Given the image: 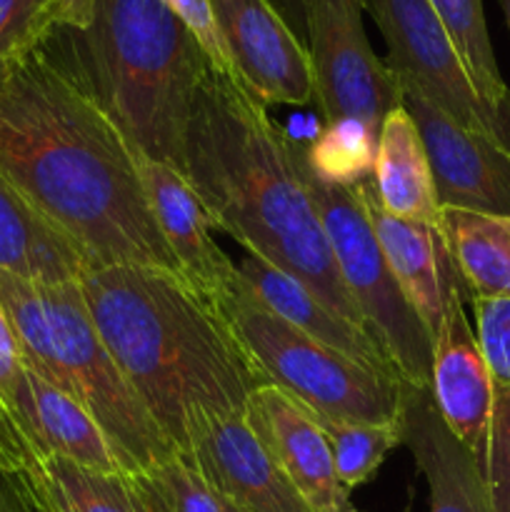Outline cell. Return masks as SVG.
I'll use <instances>...</instances> for the list:
<instances>
[{
	"mask_svg": "<svg viewBox=\"0 0 510 512\" xmlns=\"http://www.w3.org/2000/svg\"><path fill=\"white\" fill-rule=\"evenodd\" d=\"M28 428L40 458L58 455L100 473H128L103 428L73 398L45 383L33 370H30Z\"/></svg>",
	"mask_w": 510,
	"mask_h": 512,
	"instance_id": "obj_22",
	"label": "cell"
},
{
	"mask_svg": "<svg viewBox=\"0 0 510 512\" xmlns=\"http://www.w3.org/2000/svg\"><path fill=\"white\" fill-rule=\"evenodd\" d=\"M183 175L215 228L365 328L300 173L295 140L238 80L215 68L205 73L190 110Z\"/></svg>",
	"mask_w": 510,
	"mask_h": 512,
	"instance_id": "obj_2",
	"label": "cell"
},
{
	"mask_svg": "<svg viewBox=\"0 0 510 512\" xmlns=\"http://www.w3.org/2000/svg\"><path fill=\"white\" fill-rule=\"evenodd\" d=\"M243 420L310 510L343 512L353 505L350 493L335 475L323 430L315 425L303 403L265 383L250 393Z\"/></svg>",
	"mask_w": 510,
	"mask_h": 512,
	"instance_id": "obj_12",
	"label": "cell"
},
{
	"mask_svg": "<svg viewBox=\"0 0 510 512\" xmlns=\"http://www.w3.org/2000/svg\"><path fill=\"white\" fill-rule=\"evenodd\" d=\"M28 403H30V370L25 365L23 350H20L15 330L8 315L0 308V410L8 415L10 423L28 443L30 453L40 458L35 450L28 428Z\"/></svg>",
	"mask_w": 510,
	"mask_h": 512,
	"instance_id": "obj_29",
	"label": "cell"
},
{
	"mask_svg": "<svg viewBox=\"0 0 510 512\" xmlns=\"http://www.w3.org/2000/svg\"><path fill=\"white\" fill-rule=\"evenodd\" d=\"M270 3L278 10L280 18L288 23V28L298 35L300 43L308 45V15L313 0H270Z\"/></svg>",
	"mask_w": 510,
	"mask_h": 512,
	"instance_id": "obj_34",
	"label": "cell"
},
{
	"mask_svg": "<svg viewBox=\"0 0 510 512\" xmlns=\"http://www.w3.org/2000/svg\"><path fill=\"white\" fill-rule=\"evenodd\" d=\"M48 45L135 155L183 173L190 110L213 63L173 10L160 0H93L88 20L58 25Z\"/></svg>",
	"mask_w": 510,
	"mask_h": 512,
	"instance_id": "obj_4",
	"label": "cell"
},
{
	"mask_svg": "<svg viewBox=\"0 0 510 512\" xmlns=\"http://www.w3.org/2000/svg\"><path fill=\"white\" fill-rule=\"evenodd\" d=\"M240 275H243L245 285L253 290L255 298L273 310L278 318L298 328L300 333L310 335L318 343L328 345V348L340 350L355 363L365 365V368L375 370L388 378H398L393 360L383 350V345L375 340V335L368 328L350 320L340 318L325 303H320L305 285L290 278L288 273L278 270L275 265L265 263L258 255H248L238 263Z\"/></svg>",
	"mask_w": 510,
	"mask_h": 512,
	"instance_id": "obj_18",
	"label": "cell"
},
{
	"mask_svg": "<svg viewBox=\"0 0 510 512\" xmlns=\"http://www.w3.org/2000/svg\"><path fill=\"white\" fill-rule=\"evenodd\" d=\"M373 190L385 213L418 223H438L440 208L428 153L403 103L390 110L380 125Z\"/></svg>",
	"mask_w": 510,
	"mask_h": 512,
	"instance_id": "obj_21",
	"label": "cell"
},
{
	"mask_svg": "<svg viewBox=\"0 0 510 512\" xmlns=\"http://www.w3.org/2000/svg\"><path fill=\"white\" fill-rule=\"evenodd\" d=\"M378 135L360 120H335L325 123L313 143H300V158L323 183L353 188L373 178Z\"/></svg>",
	"mask_w": 510,
	"mask_h": 512,
	"instance_id": "obj_25",
	"label": "cell"
},
{
	"mask_svg": "<svg viewBox=\"0 0 510 512\" xmlns=\"http://www.w3.org/2000/svg\"><path fill=\"white\" fill-rule=\"evenodd\" d=\"M58 25V0H0V83Z\"/></svg>",
	"mask_w": 510,
	"mask_h": 512,
	"instance_id": "obj_28",
	"label": "cell"
},
{
	"mask_svg": "<svg viewBox=\"0 0 510 512\" xmlns=\"http://www.w3.org/2000/svg\"><path fill=\"white\" fill-rule=\"evenodd\" d=\"M295 158L328 235L340 280L358 308L365 328L383 345L403 383L430 385L433 340L423 320L403 298L385 263L383 250L368 220L360 185L345 188L315 178L300 158L298 140H295Z\"/></svg>",
	"mask_w": 510,
	"mask_h": 512,
	"instance_id": "obj_7",
	"label": "cell"
},
{
	"mask_svg": "<svg viewBox=\"0 0 510 512\" xmlns=\"http://www.w3.org/2000/svg\"><path fill=\"white\" fill-rule=\"evenodd\" d=\"M0 175L90 265L180 273L113 120L43 40L0 83Z\"/></svg>",
	"mask_w": 510,
	"mask_h": 512,
	"instance_id": "obj_1",
	"label": "cell"
},
{
	"mask_svg": "<svg viewBox=\"0 0 510 512\" xmlns=\"http://www.w3.org/2000/svg\"><path fill=\"white\" fill-rule=\"evenodd\" d=\"M343 512H358V510H355V505H350V508H345Z\"/></svg>",
	"mask_w": 510,
	"mask_h": 512,
	"instance_id": "obj_37",
	"label": "cell"
},
{
	"mask_svg": "<svg viewBox=\"0 0 510 512\" xmlns=\"http://www.w3.org/2000/svg\"><path fill=\"white\" fill-rule=\"evenodd\" d=\"M60 8V25L65 28H78L88 20L90 8H93V0H58Z\"/></svg>",
	"mask_w": 510,
	"mask_h": 512,
	"instance_id": "obj_35",
	"label": "cell"
},
{
	"mask_svg": "<svg viewBox=\"0 0 510 512\" xmlns=\"http://www.w3.org/2000/svg\"><path fill=\"white\" fill-rule=\"evenodd\" d=\"M435 225L468 300L510 298V215L440 208Z\"/></svg>",
	"mask_w": 510,
	"mask_h": 512,
	"instance_id": "obj_23",
	"label": "cell"
},
{
	"mask_svg": "<svg viewBox=\"0 0 510 512\" xmlns=\"http://www.w3.org/2000/svg\"><path fill=\"white\" fill-rule=\"evenodd\" d=\"M475 338L495 390H510V298L470 300Z\"/></svg>",
	"mask_w": 510,
	"mask_h": 512,
	"instance_id": "obj_30",
	"label": "cell"
},
{
	"mask_svg": "<svg viewBox=\"0 0 510 512\" xmlns=\"http://www.w3.org/2000/svg\"><path fill=\"white\" fill-rule=\"evenodd\" d=\"M325 435L330 455H333L335 475L345 490H355L368 483L388 453L403 445V430L398 423H353V420H335L308 410Z\"/></svg>",
	"mask_w": 510,
	"mask_h": 512,
	"instance_id": "obj_26",
	"label": "cell"
},
{
	"mask_svg": "<svg viewBox=\"0 0 510 512\" xmlns=\"http://www.w3.org/2000/svg\"><path fill=\"white\" fill-rule=\"evenodd\" d=\"M0 308L25 365L103 428L130 475L178 453L115 365L78 283H35L0 270Z\"/></svg>",
	"mask_w": 510,
	"mask_h": 512,
	"instance_id": "obj_5",
	"label": "cell"
},
{
	"mask_svg": "<svg viewBox=\"0 0 510 512\" xmlns=\"http://www.w3.org/2000/svg\"><path fill=\"white\" fill-rule=\"evenodd\" d=\"M78 285L115 365L178 453L193 423L243 415L265 385L228 323L178 275L93 265Z\"/></svg>",
	"mask_w": 510,
	"mask_h": 512,
	"instance_id": "obj_3",
	"label": "cell"
},
{
	"mask_svg": "<svg viewBox=\"0 0 510 512\" xmlns=\"http://www.w3.org/2000/svg\"><path fill=\"white\" fill-rule=\"evenodd\" d=\"M140 478L163 512H243L228 495L210 485L183 453H175Z\"/></svg>",
	"mask_w": 510,
	"mask_h": 512,
	"instance_id": "obj_27",
	"label": "cell"
},
{
	"mask_svg": "<svg viewBox=\"0 0 510 512\" xmlns=\"http://www.w3.org/2000/svg\"><path fill=\"white\" fill-rule=\"evenodd\" d=\"M183 455L243 512H313L260 448L243 415L200 418Z\"/></svg>",
	"mask_w": 510,
	"mask_h": 512,
	"instance_id": "obj_14",
	"label": "cell"
},
{
	"mask_svg": "<svg viewBox=\"0 0 510 512\" xmlns=\"http://www.w3.org/2000/svg\"><path fill=\"white\" fill-rule=\"evenodd\" d=\"M430 5L448 30L480 98L500 115L510 118V88L503 83L495 63L483 0H430Z\"/></svg>",
	"mask_w": 510,
	"mask_h": 512,
	"instance_id": "obj_24",
	"label": "cell"
},
{
	"mask_svg": "<svg viewBox=\"0 0 510 512\" xmlns=\"http://www.w3.org/2000/svg\"><path fill=\"white\" fill-rule=\"evenodd\" d=\"M430 393L450 433L483 465L493 438L495 390L460 295L448 303L433 340Z\"/></svg>",
	"mask_w": 510,
	"mask_h": 512,
	"instance_id": "obj_15",
	"label": "cell"
},
{
	"mask_svg": "<svg viewBox=\"0 0 510 512\" xmlns=\"http://www.w3.org/2000/svg\"><path fill=\"white\" fill-rule=\"evenodd\" d=\"M500 5H503L505 20H508V28H510V0H500Z\"/></svg>",
	"mask_w": 510,
	"mask_h": 512,
	"instance_id": "obj_36",
	"label": "cell"
},
{
	"mask_svg": "<svg viewBox=\"0 0 510 512\" xmlns=\"http://www.w3.org/2000/svg\"><path fill=\"white\" fill-rule=\"evenodd\" d=\"M213 310L233 330L260 378L313 413L353 423L400 420L403 380L375 373L300 333L255 298L243 275Z\"/></svg>",
	"mask_w": 510,
	"mask_h": 512,
	"instance_id": "obj_6",
	"label": "cell"
},
{
	"mask_svg": "<svg viewBox=\"0 0 510 512\" xmlns=\"http://www.w3.org/2000/svg\"><path fill=\"white\" fill-rule=\"evenodd\" d=\"M0 512H38L18 473L0 468Z\"/></svg>",
	"mask_w": 510,
	"mask_h": 512,
	"instance_id": "obj_33",
	"label": "cell"
},
{
	"mask_svg": "<svg viewBox=\"0 0 510 512\" xmlns=\"http://www.w3.org/2000/svg\"><path fill=\"white\" fill-rule=\"evenodd\" d=\"M38 512H163L140 475L100 473L43 455L20 470Z\"/></svg>",
	"mask_w": 510,
	"mask_h": 512,
	"instance_id": "obj_19",
	"label": "cell"
},
{
	"mask_svg": "<svg viewBox=\"0 0 510 512\" xmlns=\"http://www.w3.org/2000/svg\"><path fill=\"white\" fill-rule=\"evenodd\" d=\"M360 193H363L368 220L400 293L423 320L430 340H435L450 300L460 295L465 303H470L438 225L403 220L385 213L375 200L373 178L360 183Z\"/></svg>",
	"mask_w": 510,
	"mask_h": 512,
	"instance_id": "obj_16",
	"label": "cell"
},
{
	"mask_svg": "<svg viewBox=\"0 0 510 512\" xmlns=\"http://www.w3.org/2000/svg\"><path fill=\"white\" fill-rule=\"evenodd\" d=\"M428 153L438 208L510 215V150L463 128L410 88H400Z\"/></svg>",
	"mask_w": 510,
	"mask_h": 512,
	"instance_id": "obj_11",
	"label": "cell"
},
{
	"mask_svg": "<svg viewBox=\"0 0 510 512\" xmlns=\"http://www.w3.org/2000/svg\"><path fill=\"white\" fill-rule=\"evenodd\" d=\"M365 0H313L308 15V55L315 103L325 123L360 120L378 130L403 93L385 60L373 53L363 28Z\"/></svg>",
	"mask_w": 510,
	"mask_h": 512,
	"instance_id": "obj_9",
	"label": "cell"
},
{
	"mask_svg": "<svg viewBox=\"0 0 510 512\" xmlns=\"http://www.w3.org/2000/svg\"><path fill=\"white\" fill-rule=\"evenodd\" d=\"M400 430L428 480L430 512H495L478 460L443 423L430 385H403Z\"/></svg>",
	"mask_w": 510,
	"mask_h": 512,
	"instance_id": "obj_17",
	"label": "cell"
},
{
	"mask_svg": "<svg viewBox=\"0 0 510 512\" xmlns=\"http://www.w3.org/2000/svg\"><path fill=\"white\" fill-rule=\"evenodd\" d=\"M93 265L0 175V270L35 283H78Z\"/></svg>",
	"mask_w": 510,
	"mask_h": 512,
	"instance_id": "obj_20",
	"label": "cell"
},
{
	"mask_svg": "<svg viewBox=\"0 0 510 512\" xmlns=\"http://www.w3.org/2000/svg\"><path fill=\"white\" fill-rule=\"evenodd\" d=\"M235 78L260 105L315 100L308 45L288 28L270 0H208Z\"/></svg>",
	"mask_w": 510,
	"mask_h": 512,
	"instance_id": "obj_10",
	"label": "cell"
},
{
	"mask_svg": "<svg viewBox=\"0 0 510 512\" xmlns=\"http://www.w3.org/2000/svg\"><path fill=\"white\" fill-rule=\"evenodd\" d=\"M160 3H163L165 8L173 10L180 18V23L195 35V40H198L200 48L205 50V55L210 58L213 68L218 70V73L228 75V78H235L233 63H230L228 50H225L223 38H220L218 23H215L213 8H210L208 0H160Z\"/></svg>",
	"mask_w": 510,
	"mask_h": 512,
	"instance_id": "obj_31",
	"label": "cell"
},
{
	"mask_svg": "<svg viewBox=\"0 0 510 512\" xmlns=\"http://www.w3.org/2000/svg\"><path fill=\"white\" fill-rule=\"evenodd\" d=\"M365 10L388 45L385 65L400 88L415 90L455 123L510 150V118L480 98L430 0H365Z\"/></svg>",
	"mask_w": 510,
	"mask_h": 512,
	"instance_id": "obj_8",
	"label": "cell"
},
{
	"mask_svg": "<svg viewBox=\"0 0 510 512\" xmlns=\"http://www.w3.org/2000/svg\"><path fill=\"white\" fill-rule=\"evenodd\" d=\"M35 460V455L30 453L28 443L20 438V433L15 430V425L10 423L8 415L0 410V468L10 470V473H20L23 468H28Z\"/></svg>",
	"mask_w": 510,
	"mask_h": 512,
	"instance_id": "obj_32",
	"label": "cell"
},
{
	"mask_svg": "<svg viewBox=\"0 0 510 512\" xmlns=\"http://www.w3.org/2000/svg\"><path fill=\"white\" fill-rule=\"evenodd\" d=\"M140 180L150 213L173 250L183 280L210 305H218L238 283V265L210 238L215 228L208 208L190 185V180L173 165L140 158Z\"/></svg>",
	"mask_w": 510,
	"mask_h": 512,
	"instance_id": "obj_13",
	"label": "cell"
}]
</instances>
